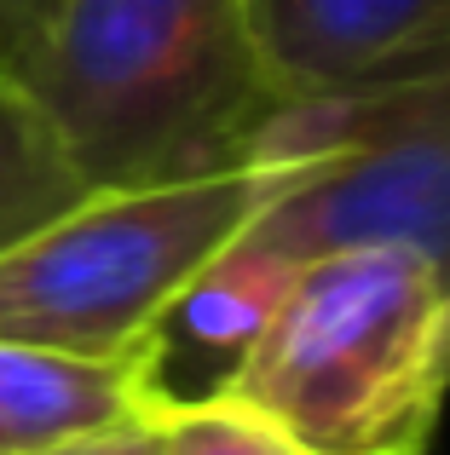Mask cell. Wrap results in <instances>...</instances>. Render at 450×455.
<instances>
[{"mask_svg": "<svg viewBox=\"0 0 450 455\" xmlns=\"http://www.w3.org/2000/svg\"><path fill=\"white\" fill-rule=\"evenodd\" d=\"M12 87L29 92L87 190L248 167L277 110L243 0H58Z\"/></svg>", "mask_w": 450, "mask_h": 455, "instance_id": "6da1fadb", "label": "cell"}, {"mask_svg": "<svg viewBox=\"0 0 450 455\" xmlns=\"http://www.w3.org/2000/svg\"><path fill=\"white\" fill-rule=\"evenodd\" d=\"M445 277L410 248H341L294 271L220 403L301 455H422L450 387L433 363Z\"/></svg>", "mask_w": 450, "mask_h": 455, "instance_id": "7a4b0ae2", "label": "cell"}, {"mask_svg": "<svg viewBox=\"0 0 450 455\" xmlns=\"http://www.w3.org/2000/svg\"><path fill=\"white\" fill-rule=\"evenodd\" d=\"M301 179V167H231L180 185L92 190L0 254V340L127 363L185 283Z\"/></svg>", "mask_w": 450, "mask_h": 455, "instance_id": "3957f363", "label": "cell"}, {"mask_svg": "<svg viewBox=\"0 0 450 455\" xmlns=\"http://www.w3.org/2000/svg\"><path fill=\"white\" fill-rule=\"evenodd\" d=\"M243 236L289 266L341 248H410L450 283V87L387 145L312 167Z\"/></svg>", "mask_w": 450, "mask_h": 455, "instance_id": "277c9868", "label": "cell"}, {"mask_svg": "<svg viewBox=\"0 0 450 455\" xmlns=\"http://www.w3.org/2000/svg\"><path fill=\"white\" fill-rule=\"evenodd\" d=\"M243 18L277 104L450 76V0H243Z\"/></svg>", "mask_w": 450, "mask_h": 455, "instance_id": "5b68a950", "label": "cell"}, {"mask_svg": "<svg viewBox=\"0 0 450 455\" xmlns=\"http://www.w3.org/2000/svg\"><path fill=\"white\" fill-rule=\"evenodd\" d=\"M133 415H157L133 357L104 363L52 346L0 340V455H41Z\"/></svg>", "mask_w": 450, "mask_h": 455, "instance_id": "8992f818", "label": "cell"}, {"mask_svg": "<svg viewBox=\"0 0 450 455\" xmlns=\"http://www.w3.org/2000/svg\"><path fill=\"white\" fill-rule=\"evenodd\" d=\"M92 196L29 92L0 81V254Z\"/></svg>", "mask_w": 450, "mask_h": 455, "instance_id": "52a82bcc", "label": "cell"}, {"mask_svg": "<svg viewBox=\"0 0 450 455\" xmlns=\"http://www.w3.org/2000/svg\"><path fill=\"white\" fill-rule=\"evenodd\" d=\"M162 455H301L289 438H277L266 421H254L237 403H185L162 410Z\"/></svg>", "mask_w": 450, "mask_h": 455, "instance_id": "ba28073f", "label": "cell"}, {"mask_svg": "<svg viewBox=\"0 0 450 455\" xmlns=\"http://www.w3.org/2000/svg\"><path fill=\"white\" fill-rule=\"evenodd\" d=\"M41 455H162V421L157 415H133L122 427H104V433H87L76 444H58Z\"/></svg>", "mask_w": 450, "mask_h": 455, "instance_id": "9c48e42d", "label": "cell"}, {"mask_svg": "<svg viewBox=\"0 0 450 455\" xmlns=\"http://www.w3.org/2000/svg\"><path fill=\"white\" fill-rule=\"evenodd\" d=\"M433 363H439V380L450 387V283L439 294V323H433Z\"/></svg>", "mask_w": 450, "mask_h": 455, "instance_id": "30bf717a", "label": "cell"}]
</instances>
